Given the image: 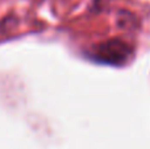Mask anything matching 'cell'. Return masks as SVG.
Instances as JSON below:
<instances>
[{
    "label": "cell",
    "mask_w": 150,
    "mask_h": 149,
    "mask_svg": "<svg viewBox=\"0 0 150 149\" xmlns=\"http://www.w3.org/2000/svg\"><path fill=\"white\" fill-rule=\"evenodd\" d=\"M133 57V48L120 38L108 40L98 45L93 54V60L105 65L122 66Z\"/></svg>",
    "instance_id": "1"
}]
</instances>
